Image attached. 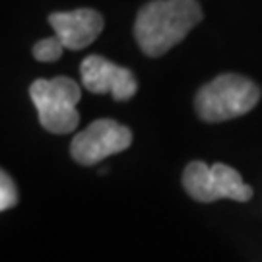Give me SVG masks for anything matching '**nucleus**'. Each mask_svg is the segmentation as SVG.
<instances>
[{
	"instance_id": "2",
	"label": "nucleus",
	"mask_w": 262,
	"mask_h": 262,
	"mask_svg": "<svg viewBox=\"0 0 262 262\" xmlns=\"http://www.w3.org/2000/svg\"><path fill=\"white\" fill-rule=\"evenodd\" d=\"M260 101V88L241 74H222L202 85L194 97L198 117L206 122H224L253 111Z\"/></svg>"
},
{
	"instance_id": "7",
	"label": "nucleus",
	"mask_w": 262,
	"mask_h": 262,
	"mask_svg": "<svg viewBox=\"0 0 262 262\" xmlns=\"http://www.w3.org/2000/svg\"><path fill=\"white\" fill-rule=\"evenodd\" d=\"M183 187H185L188 196L196 202H202V204H210V202L220 200L214 187L212 169L208 167L204 161H192L185 167Z\"/></svg>"
},
{
	"instance_id": "6",
	"label": "nucleus",
	"mask_w": 262,
	"mask_h": 262,
	"mask_svg": "<svg viewBox=\"0 0 262 262\" xmlns=\"http://www.w3.org/2000/svg\"><path fill=\"white\" fill-rule=\"evenodd\" d=\"M49 24L55 29V35L66 49L80 51L92 45L101 35L105 28L103 16L92 8H78L70 12H53L49 16Z\"/></svg>"
},
{
	"instance_id": "5",
	"label": "nucleus",
	"mask_w": 262,
	"mask_h": 262,
	"mask_svg": "<svg viewBox=\"0 0 262 262\" xmlns=\"http://www.w3.org/2000/svg\"><path fill=\"white\" fill-rule=\"evenodd\" d=\"M82 84L90 94H111L115 101H128L136 95L138 84L128 68L107 60L105 56L90 55L80 66Z\"/></svg>"
},
{
	"instance_id": "9",
	"label": "nucleus",
	"mask_w": 262,
	"mask_h": 262,
	"mask_svg": "<svg viewBox=\"0 0 262 262\" xmlns=\"http://www.w3.org/2000/svg\"><path fill=\"white\" fill-rule=\"evenodd\" d=\"M64 49V43L56 35H53V37L41 39L33 45V56L37 58L39 62H55V60L60 58Z\"/></svg>"
},
{
	"instance_id": "3",
	"label": "nucleus",
	"mask_w": 262,
	"mask_h": 262,
	"mask_svg": "<svg viewBox=\"0 0 262 262\" xmlns=\"http://www.w3.org/2000/svg\"><path fill=\"white\" fill-rule=\"evenodd\" d=\"M29 97L37 109L41 126L53 134H70L80 124L76 105L82 90L72 78L56 76L53 80L39 78L29 85Z\"/></svg>"
},
{
	"instance_id": "1",
	"label": "nucleus",
	"mask_w": 262,
	"mask_h": 262,
	"mask_svg": "<svg viewBox=\"0 0 262 262\" xmlns=\"http://www.w3.org/2000/svg\"><path fill=\"white\" fill-rule=\"evenodd\" d=\"M202 18L198 0H151L136 16L134 37L144 55L161 56L179 45Z\"/></svg>"
},
{
	"instance_id": "10",
	"label": "nucleus",
	"mask_w": 262,
	"mask_h": 262,
	"mask_svg": "<svg viewBox=\"0 0 262 262\" xmlns=\"http://www.w3.org/2000/svg\"><path fill=\"white\" fill-rule=\"evenodd\" d=\"M18 187L6 171L0 173V212H6L18 204Z\"/></svg>"
},
{
	"instance_id": "4",
	"label": "nucleus",
	"mask_w": 262,
	"mask_h": 262,
	"mask_svg": "<svg viewBox=\"0 0 262 262\" xmlns=\"http://www.w3.org/2000/svg\"><path fill=\"white\" fill-rule=\"evenodd\" d=\"M132 132L113 119H99L78 132L70 144V156L80 165H95L99 161L130 148Z\"/></svg>"
},
{
	"instance_id": "8",
	"label": "nucleus",
	"mask_w": 262,
	"mask_h": 262,
	"mask_svg": "<svg viewBox=\"0 0 262 262\" xmlns=\"http://www.w3.org/2000/svg\"><path fill=\"white\" fill-rule=\"evenodd\" d=\"M210 169H212L217 198H229V200H237V202H247L253 198V188L247 183H243L241 175L233 167H229L225 163H214Z\"/></svg>"
}]
</instances>
